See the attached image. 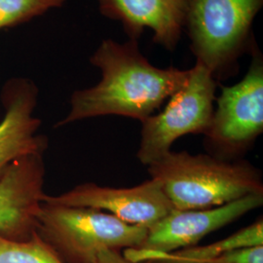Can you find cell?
I'll return each mask as SVG.
<instances>
[{"instance_id":"cell-1","label":"cell","mask_w":263,"mask_h":263,"mask_svg":"<svg viewBox=\"0 0 263 263\" xmlns=\"http://www.w3.org/2000/svg\"><path fill=\"white\" fill-rule=\"evenodd\" d=\"M102 72L93 87L71 95L70 109L56 127L105 115L143 121L184 85L188 70L159 68L141 55L135 41H103L91 58Z\"/></svg>"},{"instance_id":"cell-2","label":"cell","mask_w":263,"mask_h":263,"mask_svg":"<svg viewBox=\"0 0 263 263\" xmlns=\"http://www.w3.org/2000/svg\"><path fill=\"white\" fill-rule=\"evenodd\" d=\"M147 167L176 210L211 209L263 195L261 172L244 159L171 151Z\"/></svg>"},{"instance_id":"cell-3","label":"cell","mask_w":263,"mask_h":263,"mask_svg":"<svg viewBox=\"0 0 263 263\" xmlns=\"http://www.w3.org/2000/svg\"><path fill=\"white\" fill-rule=\"evenodd\" d=\"M35 232L64 262L97 263L98 254L104 250L140 247L147 229L100 210L42 202Z\"/></svg>"},{"instance_id":"cell-4","label":"cell","mask_w":263,"mask_h":263,"mask_svg":"<svg viewBox=\"0 0 263 263\" xmlns=\"http://www.w3.org/2000/svg\"><path fill=\"white\" fill-rule=\"evenodd\" d=\"M216 87L214 73L197 61L189 69L186 82L170 98L165 109L141 121L137 158L142 165L149 166L162 158L179 138L206 133L215 110Z\"/></svg>"},{"instance_id":"cell-5","label":"cell","mask_w":263,"mask_h":263,"mask_svg":"<svg viewBox=\"0 0 263 263\" xmlns=\"http://www.w3.org/2000/svg\"><path fill=\"white\" fill-rule=\"evenodd\" d=\"M212 121L204 134L211 155L243 159L263 133V66L256 59L237 84L222 87Z\"/></svg>"},{"instance_id":"cell-6","label":"cell","mask_w":263,"mask_h":263,"mask_svg":"<svg viewBox=\"0 0 263 263\" xmlns=\"http://www.w3.org/2000/svg\"><path fill=\"white\" fill-rule=\"evenodd\" d=\"M262 0H190L186 17L197 61L215 73L244 39Z\"/></svg>"},{"instance_id":"cell-7","label":"cell","mask_w":263,"mask_h":263,"mask_svg":"<svg viewBox=\"0 0 263 263\" xmlns=\"http://www.w3.org/2000/svg\"><path fill=\"white\" fill-rule=\"evenodd\" d=\"M262 204L263 195H250L211 209H173L147 229L140 247L125 250L123 255L133 263H144L159 255L194 247L210 233L234 222Z\"/></svg>"},{"instance_id":"cell-8","label":"cell","mask_w":263,"mask_h":263,"mask_svg":"<svg viewBox=\"0 0 263 263\" xmlns=\"http://www.w3.org/2000/svg\"><path fill=\"white\" fill-rule=\"evenodd\" d=\"M42 202L108 212L128 224L146 229L174 209L159 181L151 178L133 187H109L85 182L59 195L45 194Z\"/></svg>"},{"instance_id":"cell-9","label":"cell","mask_w":263,"mask_h":263,"mask_svg":"<svg viewBox=\"0 0 263 263\" xmlns=\"http://www.w3.org/2000/svg\"><path fill=\"white\" fill-rule=\"evenodd\" d=\"M38 90L27 78H14L4 86L1 94L5 109L0 122V181L18 160L44 155L48 139L38 131L40 119L34 116Z\"/></svg>"},{"instance_id":"cell-10","label":"cell","mask_w":263,"mask_h":263,"mask_svg":"<svg viewBox=\"0 0 263 263\" xmlns=\"http://www.w3.org/2000/svg\"><path fill=\"white\" fill-rule=\"evenodd\" d=\"M43 155L16 161L0 181V234L16 241L35 233L45 182Z\"/></svg>"},{"instance_id":"cell-11","label":"cell","mask_w":263,"mask_h":263,"mask_svg":"<svg viewBox=\"0 0 263 263\" xmlns=\"http://www.w3.org/2000/svg\"><path fill=\"white\" fill-rule=\"evenodd\" d=\"M104 15L119 20L133 34L149 28L157 42L175 47L186 18L188 0H100Z\"/></svg>"},{"instance_id":"cell-12","label":"cell","mask_w":263,"mask_h":263,"mask_svg":"<svg viewBox=\"0 0 263 263\" xmlns=\"http://www.w3.org/2000/svg\"><path fill=\"white\" fill-rule=\"evenodd\" d=\"M254 246H263L262 216L251 226L213 244L182 249L144 263H205L226 252Z\"/></svg>"},{"instance_id":"cell-13","label":"cell","mask_w":263,"mask_h":263,"mask_svg":"<svg viewBox=\"0 0 263 263\" xmlns=\"http://www.w3.org/2000/svg\"><path fill=\"white\" fill-rule=\"evenodd\" d=\"M0 263H66L35 232L16 241L0 234Z\"/></svg>"},{"instance_id":"cell-14","label":"cell","mask_w":263,"mask_h":263,"mask_svg":"<svg viewBox=\"0 0 263 263\" xmlns=\"http://www.w3.org/2000/svg\"><path fill=\"white\" fill-rule=\"evenodd\" d=\"M66 0H0V29L15 27L38 17Z\"/></svg>"},{"instance_id":"cell-15","label":"cell","mask_w":263,"mask_h":263,"mask_svg":"<svg viewBox=\"0 0 263 263\" xmlns=\"http://www.w3.org/2000/svg\"><path fill=\"white\" fill-rule=\"evenodd\" d=\"M205 263H263V246L232 250Z\"/></svg>"},{"instance_id":"cell-16","label":"cell","mask_w":263,"mask_h":263,"mask_svg":"<svg viewBox=\"0 0 263 263\" xmlns=\"http://www.w3.org/2000/svg\"><path fill=\"white\" fill-rule=\"evenodd\" d=\"M97 263H133L128 260L120 251L104 250L98 254Z\"/></svg>"}]
</instances>
